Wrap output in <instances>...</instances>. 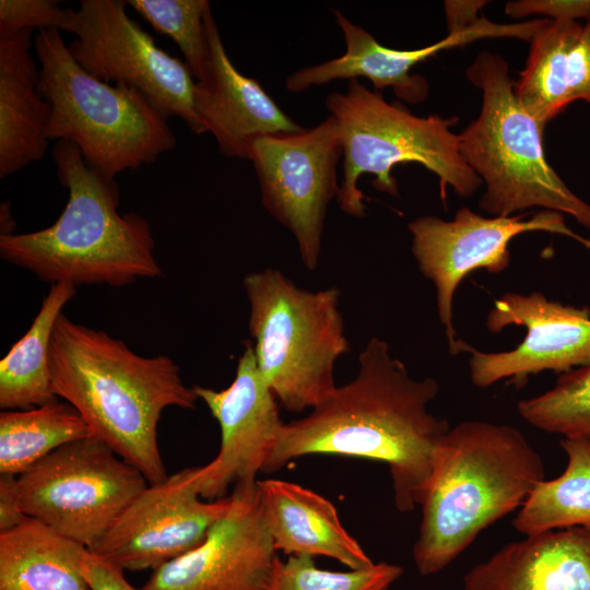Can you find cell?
Segmentation results:
<instances>
[{"label": "cell", "instance_id": "obj_21", "mask_svg": "<svg viewBox=\"0 0 590 590\" xmlns=\"http://www.w3.org/2000/svg\"><path fill=\"white\" fill-rule=\"evenodd\" d=\"M266 523L275 551L322 555L350 569L374 564L344 529L334 505L320 494L283 480L257 481Z\"/></svg>", "mask_w": 590, "mask_h": 590}, {"label": "cell", "instance_id": "obj_24", "mask_svg": "<svg viewBox=\"0 0 590 590\" xmlns=\"http://www.w3.org/2000/svg\"><path fill=\"white\" fill-rule=\"evenodd\" d=\"M75 293L72 284H51L31 327L1 359L2 411L27 410L59 399L52 388L49 347L56 322Z\"/></svg>", "mask_w": 590, "mask_h": 590}, {"label": "cell", "instance_id": "obj_33", "mask_svg": "<svg viewBox=\"0 0 590 590\" xmlns=\"http://www.w3.org/2000/svg\"><path fill=\"white\" fill-rule=\"evenodd\" d=\"M27 516L23 511L17 476L0 475V533L21 524Z\"/></svg>", "mask_w": 590, "mask_h": 590}, {"label": "cell", "instance_id": "obj_16", "mask_svg": "<svg viewBox=\"0 0 590 590\" xmlns=\"http://www.w3.org/2000/svg\"><path fill=\"white\" fill-rule=\"evenodd\" d=\"M257 481L236 484L228 510L203 542L153 570L140 590H258L276 551Z\"/></svg>", "mask_w": 590, "mask_h": 590}, {"label": "cell", "instance_id": "obj_27", "mask_svg": "<svg viewBox=\"0 0 590 590\" xmlns=\"http://www.w3.org/2000/svg\"><path fill=\"white\" fill-rule=\"evenodd\" d=\"M518 412L539 429L590 441V364L559 374L552 389L521 400Z\"/></svg>", "mask_w": 590, "mask_h": 590}, {"label": "cell", "instance_id": "obj_14", "mask_svg": "<svg viewBox=\"0 0 590 590\" xmlns=\"http://www.w3.org/2000/svg\"><path fill=\"white\" fill-rule=\"evenodd\" d=\"M515 324L527 328L511 351L485 353L458 340L452 354H470L472 382L486 388L505 378L522 382L544 370L566 373L590 364V308L550 300L540 292L505 293L487 314L486 327L499 332Z\"/></svg>", "mask_w": 590, "mask_h": 590}, {"label": "cell", "instance_id": "obj_5", "mask_svg": "<svg viewBox=\"0 0 590 590\" xmlns=\"http://www.w3.org/2000/svg\"><path fill=\"white\" fill-rule=\"evenodd\" d=\"M38 90L50 104L48 140L74 143L88 166L115 178L176 145L167 120L135 88L103 82L72 57L59 30H38Z\"/></svg>", "mask_w": 590, "mask_h": 590}, {"label": "cell", "instance_id": "obj_26", "mask_svg": "<svg viewBox=\"0 0 590 590\" xmlns=\"http://www.w3.org/2000/svg\"><path fill=\"white\" fill-rule=\"evenodd\" d=\"M80 413L58 400L0 413V474L19 476L56 449L91 436Z\"/></svg>", "mask_w": 590, "mask_h": 590}, {"label": "cell", "instance_id": "obj_9", "mask_svg": "<svg viewBox=\"0 0 590 590\" xmlns=\"http://www.w3.org/2000/svg\"><path fill=\"white\" fill-rule=\"evenodd\" d=\"M149 486L143 474L91 435L17 476L23 511L90 550Z\"/></svg>", "mask_w": 590, "mask_h": 590}, {"label": "cell", "instance_id": "obj_2", "mask_svg": "<svg viewBox=\"0 0 590 590\" xmlns=\"http://www.w3.org/2000/svg\"><path fill=\"white\" fill-rule=\"evenodd\" d=\"M49 367L55 394L80 413L93 436L149 484L168 476L157 442L162 413L172 406L193 410L199 400L169 356H141L121 340L61 314Z\"/></svg>", "mask_w": 590, "mask_h": 590}, {"label": "cell", "instance_id": "obj_31", "mask_svg": "<svg viewBox=\"0 0 590 590\" xmlns=\"http://www.w3.org/2000/svg\"><path fill=\"white\" fill-rule=\"evenodd\" d=\"M505 12L511 17L531 14L547 15L553 21H576L590 17V0H519L510 1Z\"/></svg>", "mask_w": 590, "mask_h": 590}, {"label": "cell", "instance_id": "obj_4", "mask_svg": "<svg viewBox=\"0 0 590 590\" xmlns=\"http://www.w3.org/2000/svg\"><path fill=\"white\" fill-rule=\"evenodd\" d=\"M545 468L516 427L463 421L445 434L422 507L413 558L418 573H439L495 521L520 508Z\"/></svg>", "mask_w": 590, "mask_h": 590}, {"label": "cell", "instance_id": "obj_11", "mask_svg": "<svg viewBox=\"0 0 590 590\" xmlns=\"http://www.w3.org/2000/svg\"><path fill=\"white\" fill-rule=\"evenodd\" d=\"M342 156L332 115L297 133L259 137L248 148L262 205L293 234L308 270L316 269L320 258L327 209L340 187L337 167Z\"/></svg>", "mask_w": 590, "mask_h": 590}, {"label": "cell", "instance_id": "obj_20", "mask_svg": "<svg viewBox=\"0 0 590 590\" xmlns=\"http://www.w3.org/2000/svg\"><path fill=\"white\" fill-rule=\"evenodd\" d=\"M530 44L514 84L528 114L545 126L573 102L590 103V17L585 25L546 19Z\"/></svg>", "mask_w": 590, "mask_h": 590}, {"label": "cell", "instance_id": "obj_34", "mask_svg": "<svg viewBox=\"0 0 590 590\" xmlns=\"http://www.w3.org/2000/svg\"><path fill=\"white\" fill-rule=\"evenodd\" d=\"M487 3L483 0H447L444 3L448 34L463 31L480 20L477 13Z\"/></svg>", "mask_w": 590, "mask_h": 590}, {"label": "cell", "instance_id": "obj_1", "mask_svg": "<svg viewBox=\"0 0 590 590\" xmlns=\"http://www.w3.org/2000/svg\"><path fill=\"white\" fill-rule=\"evenodd\" d=\"M356 377L311 412L284 424L263 473L309 455L355 457L388 465L399 511L421 506L449 424L428 412L439 392L430 377L416 380L374 337L358 355Z\"/></svg>", "mask_w": 590, "mask_h": 590}, {"label": "cell", "instance_id": "obj_35", "mask_svg": "<svg viewBox=\"0 0 590 590\" xmlns=\"http://www.w3.org/2000/svg\"><path fill=\"white\" fill-rule=\"evenodd\" d=\"M14 228V221L11 216L10 205L8 202L1 204V234L0 236L11 235Z\"/></svg>", "mask_w": 590, "mask_h": 590}, {"label": "cell", "instance_id": "obj_18", "mask_svg": "<svg viewBox=\"0 0 590 590\" xmlns=\"http://www.w3.org/2000/svg\"><path fill=\"white\" fill-rule=\"evenodd\" d=\"M208 62L194 85L196 113L227 157L248 160L252 140L305 130L287 116L258 81L239 72L229 60L211 8L204 16Z\"/></svg>", "mask_w": 590, "mask_h": 590}, {"label": "cell", "instance_id": "obj_22", "mask_svg": "<svg viewBox=\"0 0 590 590\" xmlns=\"http://www.w3.org/2000/svg\"><path fill=\"white\" fill-rule=\"evenodd\" d=\"M25 28L0 36V178L40 160L47 149L50 104L38 90L39 69Z\"/></svg>", "mask_w": 590, "mask_h": 590}, {"label": "cell", "instance_id": "obj_29", "mask_svg": "<svg viewBox=\"0 0 590 590\" xmlns=\"http://www.w3.org/2000/svg\"><path fill=\"white\" fill-rule=\"evenodd\" d=\"M128 4L156 32L177 44L197 81L204 76L208 62L204 16L211 8L208 0H129Z\"/></svg>", "mask_w": 590, "mask_h": 590}, {"label": "cell", "instance_id": "obj_3", "mask_svg": "<svg viewBox=\"0 0 590 590\" xmlns=\"http://www.w3.org/2000/svg\"><path fill=\"white\" fill-rule=\"evenodd\" d=\"M52 157L69 190L66 208L50 226L0 236V256L50 284L125 286L162 274L149 222L120 213L115 178L92 168L79 148L59 140Z\"/></svg>", "mask_w": 590, "mask_h": 590}, {"label": "cell", "instance_id": "obj_25", "mask_svg": "<svg viewBox=\"0 0 590 590\" xmlns=\"http://www.w3.org/2000/svg\"><path fill=\"white\" fill-rule=\"evenodd\" d=\"M559 445L567 457L564 472L539 482L512 520L523 535L575 527L590 529V441L563 438Z\"/></svg>", "mask_w": 590, "mask_h": 590}, {"label": "cell", "instance_id": "obj_8", "mask_svg": "<svg viewBox=\"0 0 590 590\" xmlns=\"http://www.w3.org/2000/svg\"><path fill=\"white\" fill-rule=\"evenodd\" d=\"M243 284L263 377L288 412L312 410L337 387L334 364L350 351L340 290L307 291L272 268L245 275Z\"/></svg>", "mask_w": 590, "mask_h": 590}, {"label": "cell", "instance_id": "obj_23", "mask_svg": "<svg viewBox=\"0 0 590 590\" xmlns=\"http://www.w3.org/2000/svg\"><path fill=\"white\" fill-rule=\"evenodd\" d=\"M86 550L27 516L0 533V590H92L81 568Z\"/></svg>", "mask_w": 590, "mask_h": 590}, {"label": "cell", "instance_id": "obj_6", "mask_svg": "<svg viewBox=\"0 0 590 590\" xmlns=\"http://www.w3.org/2000/svg\"><path fill=\"white\" fill-rule=\"evenodd\" d=\"M465 75L483 95L479 117L459 134L463 160L486 186L480 209L510 216L541 206L566 213L590 228V205L570 191L546 161L545 126L519 103L507 61L482 51Z\"/></svg>", "mask_w": 590, "mask_h": 590}, {"label": "cell", "instance_id": "obj_17", "mask_svg": "<svg viewBox=\"0 0 590 590\" xmlns=\"http://www.w3.org/2000/svg\"><path fill=\"white\" fill-rule=\"evenodd\" d=\"M337 24L342 31L345 52L340 57L319 64L302 68L285 79V87L292 93H300L312 86L328 84L335 80L366 78L375 91L391 87L401 101L410 104L423 103L429 93L427 81L411 70L420 62L452 47L464 46L483 38L510 37L508 24L494 23L481 16L470 27L448 34L429 46L398 50L380 45L363 27L351 22L341 11L333 10Z\"/></svg>", "mask_w": 590, "mask_h": 590}, {"label": "cell", "instance_id": "obj_15", "mask_svg": "<svg viewBox=\"0 0 590 590\" xmlns=\"http://www.w3.org/2000/svg\"><path fill=\"white\" fill-rule=\"evenodd\" d=\"M192 387L221 429L219 453L196 471L201 497L216 500L226 497L231 486L257 481L285 423L250 341L245 343L235 378L227 388Z\"/></svg>", "mask_w": 590, "mask_h": 590}, {"label": "cell", "instance_id": "obj_19", "mask_svg": "<svg viewBox=\"0 0 590 590\" xmlns=\"http://www.w3.org/2000/svg\"><path fill=\"white\" fill-rule=\"evenodd\" d=\"M463 590H590V529L509 542L465 574Z\"/></svg>", "mask_w": 590, "mask_h": 590}, {"label": "cell", "instance_id": "obj_30", "mask_svg": "<svg viewBox=\"0 0 590 590\" xmlns=\"http://www.w3.org/2000/svg\"><path fill=\"white\" fill-rule=\"evenodd\" d=\"M74 12L54 0H1L0 36L25 28L69 32Z\"/></svg>", "mask_w": 590, "mask_h": 590}, {"label": "cell", "instance_id": "obj_7", "mask_svg": "<svg viewBox=\"0 0 590 590\" xmlns=\"http://www.w3.org/2000/svg\"><path fill=\"white\" fill-rule=\"evenodd\" d=\"M326 107L338 122L343 148L337 201L350 216L366 213L365 196L357 186L362 175H374L371 185L378 191L399 196L391 174L398 164L416 163L434 173L445 205L448 186L467 198L483 184L460 153L459 134L450 130L459 121L456 116H415L357 79L349 81L345 92L329 93Z\"/></svg>", "mask_w": 590, "mask_h": 590}, {"label": "cell", "instance_id": "obj_10", "mask_svg": "<svg viewBox=\"0 0 590 590\" xmlns=\"http://www.w3.org/2000/svg\"><path fill=\"white\" fill-rule=\"evenodd\" d=\"M126 0H82L69 30V51L94 78L139 91L167 120L179 117L205 133L194 108V85L186 63L156 46L127 13Z\"/></svg>", "mask_w": 590, "mask_h": 590}, {"label": "cell", "instance_id": "obj_32", "mask_svg": "<svg viewBox=\"0 0 590 590\" xmlns=\"http://www.w3.org/2000/svg\"><path fill=\"white\" fill-rule=\"evenodd\" d=\"M81 568L92 590H137L125 578V570L88 550L83 555Z\"/></svg>", "mask_w": 590, "mask_h": 590}, {"label": "cell", "instance_id": "obj_28", "mask_svg": "<svg viewBox=\"0 0 590 590\" xmlns=\"http://www.w3.org/2000/svg\"><path fill=\"white\" fill-rule=\"evenodd\" d=\"M402 573L401 566L385 562L331 571L317 567L312 556L292 555L284 560L276 555L258 590H388Z\"/></svg>", "mask_w": 590, "mask_h": 590}, {"label": "cell", "instance_id": "obj_13", "mask_svg": "<svg viewBox=\"0 0 590 590\" xmlns=\"http://www.w3.org/2000/svg\"><path fill=\"white\" fill-rule=\"evenodd\" d=\"M194 468L149 484L88 551L122 570H155L203 542L231 497H201Z\"/></svg>", "mask_w": 590, "mask_h": 590}, {"label": "cell", "instance_id": "obj_12", "mask_svg": "<svg viewBox=\"0 0 590 590\" xmlns=\"http://www.w3.org/2000/svg\"><path fill=\"white\" fill-rule=\"evenodd\" d=\"M482 216L469 208L457 211L452 221L433 215L409 223L412 253L420 271L434 283L440 322L445 327L450 352L458 339L452 323V303L459 283L472 271L485 269L499 273L510 262V240L527 232H548L590 241L570 231L559 212L542 210L530 216Z\"/></svg>", "mask_w": 590, "mask_h": 590}]
</instances>
